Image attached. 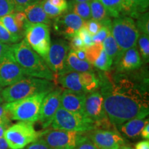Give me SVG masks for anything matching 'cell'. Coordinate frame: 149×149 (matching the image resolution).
<instances>
[{
    "mask_svg": "<svg viewBox=\"0 0 149 149\" xmlns=\"http://www.w3.org/2000/svg\"><path fill=\"white\" fill-rule=\"evenodd\" d=\"M100 93L108 118L114 127L132 119L146 118L149 113L146 86L119 72L115 75L99 73Z\"/></svg>",
    "mask_w": 149,
    "mask_h": 149,
    "instance_id": "obj_1",
    "label": "cell"
},
{
    "mask_svg": "<svg viewBox=\"0 0 149 149\" xmlns=\"http://www.w3.org/2000/svg\"><path fill=\"white\" fill-rule=\"evenodd\" d=\"M16 62L29 77L54 81L55 76L44 59L33 49L25 40L10 46Z\"/></svg>",
    "mask_w": 149,
    "mask_h": 149,
    "instance_id": "obj_2",
    "label": "cell"
},
{
    "mask_svg": "<svg viewBox=\"0 0 149 149\" xmlns=\"http://www.w3.org/2000/svg\"><path fill=\"white\" fill-rule=\"evenodd\" d=\"M52 81L26 76L13 84L3 88L1 91L3 101L8 103L29 97L37 93L50 92L55 89Z\"/></svg>",
    "mask_w": 149,
    "mask_h": 149,
    "instance_id": "obj_3",
    "label": "cell"
},
{
    "mask_svg": "<svg viewBox=\"0 0 149 149\" xmlns=\"http://www.w3.org/2000/svg\"><path fill=\"white\" fill-rule=\"evenodd\" d=\"M48 93H37L17 101L6 102L5 109L8 111L11 120L34 124L39 120L42 102Z\"/></svg>",
    "mask_w": 149,
    "mask_h": 149,
    "instance_id": "obj_4",
    "label": "cell"
},
{
    "mask_svg": "<svg viewBox=\"0 0 149 149\" xmlns=\"http://www.w3.org/2000/svg\"><path fill=\"white\" fill-rule=\"evenodd\" d=\"M111 34L120 48L121 55L130 48L136 47L139 36L133 18L124 15L114 18L111 24Z\"/></svg>",
    "mask_w": 149,
    "mask_h": 149,
    "instance_id": "obj_5",
    "label": "cell"
},
{
    "mask_svg": "<svg viewBox=\"0 0 149 149\" xmlns=\"http://www.w3.org/2000/svg\"><path fill=\"white\" fill-rule=\"evenodd\" d=\"M53 129L86 133L96 128V126L84 115L76 114L61 107L56 112L51 122Z\"/></svg>",
    "mask_w": 149,
    "mask_h": 149,
    "instance_id": "obj_6",
    "label": "cell"
},
{
    "mask_svg": "<svg viewBox=\"0 0 149 149\" xmlns=\"http://www.w3.org/2000/svg\"><path fill=\"white\" fill-rule=\"evenodd\" d=\"M40 135L35 130L33 123L19 122L8 126L3 137L10 149H24Z\"/></svg>",
    "mask_w": 149,
    "mask_h": 149,
    "instance_id": "obj_7",
    "label": "cell"
},
{
    "mask_svg": "<svg viewBox=\"0 0 149 149\" xmlns=\"http://www.w3.org/2000/svg\"><path fill=\"white\" fill-rule=\"evenodd\" d=\"M24 36L29 46L45 61L51 44L49 26L29 22L24 29Z\"/></svg>",
    "mask_w": 149,
    "mask_h": 149,
    "instance_id": "obj_8",
    "label": "cell"
},
{
    "mask_svg": "<svg viewBox=\"0 0 149 149\" xmlns=\"http://www.w3.org/2000/svg\"><path fill=\"white\" fill-rule=\"evenodd\" d=\"M84 115L96 126V128H112L104 105V98L100 91L87 93L84 103ZM114 127V126H113Z\"/></svg>",
    "mask_w": 149,
    "mask_h": 149,
    "instance_id": "obj_9",
    "label": "cell"
},
{
    "mask_svg": "<svg viewBox=\"0 0 149 149\" xmlns=\"http://www.w3.org/2000/svg\"><path fill=\"white\" fill-rule=\"evenodd\" d=\"M69 51V42L66 40L59 39L51 43L45 61L55 78L68 71L66 58Z\"/></svg>",
    "mask_w": 149,
    "mask_h": 149,
    "instance_id": "obj_10",
    "label": "cell"
},
{
    "mask_svg": "<svg viewBox=\"0 0 149 149\" xmlns=\"http://www.w3.org/2000/svg\"><path fill=\"white\" fill-rule=\"evenodd\" d=\"M84 137L83 133L53 129L43 133L41 138L52 149H73Z\"/></svg>",
    "mask_w": 149,
    "mask_h": 149,
    "instance_id": "obj_11",
    "label": "cell"
},
{
    "mask_svg": "<svg viewBox=\"0 0 149 149\" xmlns=\"http://www.w3.org/2000/svg\"><path fill=\"white\" fill-rule=\"evenodd\" d=\"M87 137L99 149H118L126 141L119 131L112 128H95L88 131Z\"/></svg>",
    "mask_w": 149,
    "mask_h": 149,
    "instance_id": "obj_12",
    "label": "cell"
},
{
    "mask_svg": "<svg viewBox=\"0 0 149 149\" xmlns=\"http://www.w3.org/2000/svg\"><path fill=\"white\" fill-rule=\"evenodd\" d=\"M26 74L14 59L12 51L0 61V86H8L26 77Z\"/></svg>",
    "mask_w": 149,
    "mask_h": 149,
    "instance_id": "obj_13",
    "label": "cell"
},
{
    "mask_svg": "<svg viewBox=\"0 0 149 149\" xmlns=\"http://www.w3.org/2000/svg\"><path fill=\"white\" fill-rule=\"evenodd\" d=\"M84 22L76 14L68 12L55 18L53 26L56 33L70 40L83 26Z\"/></svg>",
    "mask_w": 149,
    "mask_h": 149,
    "instance_id": "obj_14",
    "label": "cell"
},
{
    "mask_svg": "<svg viewBox=\"0 0 149 149\" xmlns=\"http://www.w3.org/2000/svg\"><path fill=\"white\" fill-rule=\"evenodd\" d=\"M61 93V89H54L43 100L38 120L43 128H47L51 124L56 112L60 107Z\"/></svg>",
    "mask_w": 149,
    "mask_h": 149,
    "instance_id": "obj_15",
    "label": "cell"
},
{
    "mask_svg": "<svg viewBox=\"0 0 149 149\" xmlns=\"http://www.w3.org/2000/svg\"><path fill=\"white\" fill-rule=\"evenodd\" d=\"M86 95V94L85 93L66 89L61 93L60 107L71 113L84 115Z\"/></svg>",
    "mask_w": 149,
    "mask_h": 149,
    "instance_id": "obj_16",
    "label": "cell"
},
{
    "mask_svg": "<svg viewBox=\"0 0 149 149\" xmlns=\"http://www.w3.org/2000/svg\"><path fill=\"white\" fill-rule=\"evenodd\" d=\"M142 63L138 50L134 47L123 53L115 64L117 66V72H124L139 69Z\"/></svg>",
    "mask_w": 149,
    "mask_h": 149,
    "instance_id": "obj_17",
    "label": "cell"
},
{
    "mask_svg": "<svg viewBox=\"0 0 149 149\" xmlns=\"http://www.w3.org/2000/svg\"><path fill=\"white\" fill-rule=\"evenodd\" d=\"M59 83L65 88L74 92L86 93L81 78V72L66 71L57 77Z\"/></svg>",
    "mask_w": 149,
    "mask_h": 149,
    "instance_id": "obj_18",
    "label": "cell"
},
{
    "mask_svg": "<svg viewBox=\"0 0 149 149\" xmlns=\"http://www.w3.org/2000/svg\"><path fill=\"white\" fill-rule=\"evenodd\" d=\"M147 123H148V119L135 118L124 122L117 128L123 135L128 138L134 139L140 136L141 130Z\"/></svg>",
    "mask_w": 149,
    "mask_h": 149,
    "instance_id": "obj_19",
    "label": "cell"
},
{
    "mask_svg": "<svg viewBox=\"0 0 149 149\" xmlns=\"http://www.w3.org/2000/svg\"><path fill=\"white\" fill-rule=\"evenodd\" d=\"M122 15L136 19L139 15L147 12L149 0H122Z\"/></svg>",
    "mask_w": 149,
    "mask_h": 149,
    "instance_id": "obj_20",
    "label": "cell"
},
{
    "mask_svg": "<svg viewBox=\"0 0 149 149\" xmlns=\"http://www.w3.org/2000/svg\"><path fill=\"white\" fill-rule=\"evenodd\" d=\"M28 21L34 24H45L49 26L51 24V19L48 17L43 9L41 1L31 4L24 9Z\"/></svg>",
    "mask_w": 149,
    "mask_h": 149,
    "instance_id": "obj_21",
    "label": "cell"
},
{
    "mask_svg": "<svg viewBox=\"0 0 149 149\" xmlns=\"http://www.w3.org/2000/svg\"><path fill=\"white\" fill-rule=\"evenodd\" d=\"M67 70L78 72H95L93 66L88 61L81 60L73 51L70 49L66 58Z\"/></svg>",
    "mask_w": 149,
    "mask_h": 149,
    "instance_id": "obj_22",
    "label": "cell"
},
{
    "mask_svg": "<svg viewBox=\"0 0 149 149\" xmlns=\"http://www.w3.org/2000/svg\"><path fill=\"white\" fill-rule=\"evenodd\" d=\"M90 8L92 19L102 23L111 19L105 7L99 0H91L90 1Z\"/></svg>",
    "mask_w": 149,
    "mask_h": 149,
    "instance_id": "obj_23",
    "label": "cell"
},
{
    "mask_svg": "<svg viewBox=\"0 0 149 149\" xmlns=\"http://www.w3.org/2000/svg\"><path fill=\"white\" fill-rule=\"evenodd\" d=\"M104 51L107 54V55L113 60V63H115L120 58L121 53L115 42L114 37L112 35L111 33L106 37L105 40L102 42Z\"/></svg>",
    "mask_w": 149,
    "mask_h": 149,
    "instance_id": "obj_24",
    "label": "cell"
},
{
    "mask_svg": "<svg viewBox=\"0 0 149 149\" xmlns=\"http://www.w3.org/2000/svg\"><path fill=\"white\" fill-rule=\"evenodd\" d=\"M81 78L86 94L100 88V79L95 72H81Z\"/></svg>",
    "mask_w": 149,
    "mask_h": 149,
    "instance_id": "obj_25",
    "label": "cell"
},
{
    "mask_svg": "<svg viewBox=\"0 0 149 149\" xmlns=\"http://www.w3.org/2000/svg\"><path fill=\"white\" fill-rule=\"evenodd\" d=\"M70 12L76 14L84 21H88L91 19L90 1L80 3H68Z\"/></svg>",
    "mask_w": 149,
    "mask_h": 149,
    "instance_id": "obj_26",
    "label": "cell"
},
{
    "mask_svg": "<svg viewBox=\"0 0 149 149\" xmlns=\"http://www.w3.org/2000/svg\"><path fill=\"white\" fill-rule=\"evenodd\" d=\"M105 7L110 17L117 18L122 15V0H99Z\"/></svg>",
    "mask_w": 149,
    "mask_h": 149,
    "instance_id": "obj_27",
    "label": "cell"
},
{
    "mask_svg": "<svg viewBox=\"0 0 149 149\" xmlns=\"http://www.w3.org/2000/svg\"><path fill=\"white\" fill-rule=\"evenodd\" d=\"M0 22L12 34L20 37L21 38L24 37V33L17 26L16 23L14 19L13 13L0 17Z\"/></svg>",
    "mask_w": 149,
    "mask_h": 149,
    "instance_id": "obj_28",
    "label": "cell"
},
{
    "mask_svg": "<svg viewBox=\"0 0 149 149\" xmlns=\"http://www.w3.org/2000/svg\"><path fill=\"white\" fill-rule=\"evenodd\" d=\"M113 64V60L107 55V54L103 49L99 57L95 61L93 66L96 67L99 70H102V71L108 72L111 70Z\"/></svg>",
    "mask_w": 149,
    "mask_h": 149,
    "instance_id": "obj_29",
    "label": "cell"
},
{
    "mask_svg": "<svg viewBox=\"0 0 149 149\" xmlns=\"http://www.w3.org/2000/svg\"><path fill=\"white\" fill-rule=\"evenodd\" d=\"M104 49L102 43L100 44H93L88 47L85 48L86 57V61H88L90 64L93 65L95 61L100 55L102 50Z\"/></svg>",
    "mask_w": 149,
    "mask_h": 149,
    "instance_id": "obj_30",
    "label": "cell"
},
{
    "mask_svg": "<svg viewBox=\"0 0 149 149\" xmlns=\"http://www.w3.org/2000/svg\"><path fill=\"white\" fill-rule=\"evenodd\" d=\"M102 24H103V26L100 29V31L92 37L93 44L102 43L106 39V37L111 33V20L110 19L109 21L104 22Z\"/></svg>",
    "mask_w": 149,
    "mask_h": 149,
    "instance_id": "obj_31",
    "label": "cell"
},
{
    "mask_svg": "<svg viewBox=\"0 0 149 149\" xmlns=\"http://www.w3.org/2000/svg\"><path fill=\"white\" fill-rule=\"evenodd\" d=\"M139 49L141 57L144 63H148L149 60V36L145 34L139 35L137 40Z\"/></svg>",
    "mask_w": 149,
    "mask_h": 149,
    "instance_id": "obj_32",
    "label": "cell"
},
{
    "mask_svg": "<svg viewBox=\"0 0 149 149\" xmlns=\"http://www.w3.org/2000/svg\"><path fill=\"white\" fill-rule=\"evenodd\" d=\"M21 37L15 35L9 32L2 24L0 22V42L6 44H16L21 40Z\"/></svg>",
    "mask_w": 149,
    "mask_h": 149,
    "instance_id": "obj_33",
    "label": "cell"
},
{
    "mask_svg": "<svg viewBox=\"0 0 149 149\" xmlns=\"http://www.w3.org/2000/svg\"><path fill=\"white\" fill-rule=\"evenodd\" d=\"M136 19V27L139 32L142 33V34L149 35V13L148 11L139 15Z\"/></svg>",
    "mask_w": 149,
    "mask_h": 149,
    "instance_id": "obj_34",
    "label": "cell"
},
{
    "mask_svg": "<svg viewBox=\"0 0 149 149\" xmlns=\"http://www.w3.org/2000/svg\"><path fill=\"white\" fill-rule=\"evenodd\" d=\"M40 1L44 12L46 13V14L51 19L57 18V17L64 13L60 9L56 8L53 5H51L48 0H40Z\"/></svg>",
    "mask_w": 149,
    "mask_h": 149,
    "instance_id": "obj_35",
    "label": "cell"
},
{
    "mask_svg": "<svg viewBox=\"0 0 149 149\" xmlns=\"http://www.w3.org/2000/svg\"><path fill=\"white\" fill-rule=\"evenodd\" d=\"M15 12L13 0H0V17Z\"/></svg>",
    "mask_w": 149,
    "mask_h": 149,
    "instance_id": "obj_36",
    "label": "cell"
},
{
    "mask_svg": "<svg viewBox=\"0 0 149 149\" xmlns=\"http://www.w3.org/2000/svg\"><path fill=\"white\" fill-rule=\"evenodd\" d=\"M102 26H103V24L102 22L95 21L92 19L88 20V21H85L84 24V26L86 29L87 31L92 36L95 35L100 31Z\"/></svg>",
    "mask_w": 149,
    "mask_h": 149,
    "instance_id": "obj_37",
    "label": "cell"
},
{
    "mask_svg": "<svg viewBox=\"0 0 149 149\" xmlns=\"http://www.w3.org/2000/svg\"><path fill=\"white\" fill-rule=\"evenodd\" d=\"M13 16L17 26L24 33L26 26L29 22L25 13L24 12H15L13 13Z\"/></svg>",
    "mask_w": 149,
    "mask_h": 149,
    "instance_id": "obj_38",
    "label": "cell"
},
{
    "mask_svg": "<svg viewBox=\"0 0 149 149\" xmlns=\"http://www.w3.org/2000/svg\"><path fill=\"white\" fill-rule=\"evenodd\" d=\"M40 0H13L15 6V12H23L29 6L38 2Z\"/></svg>",
    "mask_w": 149,
    "mask_h": 149,
    "instance_id": "obj_39",
    "label": "cell"
},
{
    "mask_svg": "<svg viewBox=\"0 0 149 149\" xmlns=\"http://www.w3.org/2000/svg\"><path fill=\"white\" fill-rule=\"evenodd\" d=\"M77 35L80 37V38L83 41L85 47H88L92 45L93 44V40H92V35H91L86 29L84 26L81 27L77 32Z\"/></svg>",
    "mask_w": 149,
    "mask_h": 149,
    "instance_id": "obj_40",
    "label": "cell"
},
{
    "mask_svg": "<svg viewBox=\"0 0 149 149\" xmlns=\"http://www.w3.org/2000/svg\"><path fill=\"white\" fill-rule=\"evenodd\" d=\"M69 47L70 49L73 51H77V50L79 49H83V48H86L82 40L80 38V37L77 35V33L75 35H74L72 38L70 39Z\"/></svg>",
    "mask_w": 149,
    "mask_h": 149,
    "instance_id": "obj_41",
    "label": "cell"
},
{
    "mask_svg": "<svg viewBox=\"0 0 149 149\" xmlns=\"http://www.w3.org/2000/svg\"><path fill=\"white\" fill-rule=\"evenodd\" d=\"M24 149H52L44 140L42 138L37 139V140L28 145Z\"/></svg>",
    "mask_w": 149,
    "mask_h": 149,
    "instance_id": "obj_42",
    "label": "cell"
},
{
    "mask_svg": "<svg viewBox=\"0 0 149 149\" xmlns=\"http://www.w3.org/2000/svg\"><path fill=\"white\" fill-rule=\"evenodd\" d=\"M73 149H99L89 139L87 136H85L82 140L80 141Z\"/></svg>",
    "mask_w": 149,
    "mask_h": 149,
    "instance_id": "obj_43",
    "label": "cell"
},
{
    "mask_svg": "<svg viewBox=\"0 0 149 149\" xmlns=\"http://www.w3.org/2000/svg\"><path fill=\"white\" fill-rule=\"evenodd\" d=\"M50 3L53 5L56 8L60 9L63 12L67 13V11L69 10L68 3L66 0H48Z\"/></svg>",
    "mask_w": 149,
    "mask_h": 149,
    "instance_id": "obj_44",
    "label": "cell"
},
{
    "mask_svg": "<svg viewBox=\"0 0 149 149\" xmlns=\"http://www.w3.org/2000/svg\"><path fill=\"white\" fill-rule=\"evenodd\" d=\"M0 122L10 124V118L8 111L5 109L4 104H0Z\"/></svg>",
    "mask_w": 149,
    "mask_h": 149,
    "instance_id": "obj_45",
    "label": "cell"
},
{
    "mask_svg": "<svg viewBox=\"0 0 149 149\" xmlns=\"http://www.w3.org/2000/svg\"><path fill=\"white\" fill-rule=\"evenodd\" d=\"M10 51V46L4 43L0 42V61Z\"/></svg>",
    "mask_w": 149,
    "mask_h": 149,
    "instance_id": "obj_46",
    "label": "cell"
},
{
    "mask_svg": "<svg viewBox=\"0 0 149 149\" xmlns=\"http://www.w3.org/2000/svg\"><path fill=\"white\" fill-rule=\"evenodd\" d=\"M140 136L142 138H144L146 140H148L149 139V123H147V124L145 125V126L143 128L142 130H141Z\"/></svg>",
    "mask_w": 149,
    "mask_h": 149,
    "instance_id": "obj_47",
    "label": "cell"
},
{
    "mask_svg": "<svg viewBox=\"0 0 149 149\" xmlns=\"http://www.w3.org/2000/svg\"><path fill=\"white\" fill-rule=\"evenodd\" d=\"M135 149H149V141L145 139L141 141L135 145Z\"/></svg>",
    "mask_w": 149,
    "mask_h": 149,
    "instance_id": "obj_48",
    "label": "cell"
},
{
    "mask_svg": "<svg viewBox=\"0 0 149 149\" xmlns=\"http://www.w3.org/2000/svg\"><path fill=\"white\" fill-rule=\"evenodd\" d=\"M77 57L81 60H86V52H85V48L83 49H79L77 51H74Z\"/></svg>",
    "mask_w": 149,
    "mask_h": 149,
    "instance_id": "obj_49",
    "label": "cell"
},
{
    "mask_svg": "<svg viewBox=\"0 0 149 149\" xmlns=\"http://www.w3.org/2000/svg\"><path fill=\"white\" fill-rule=\"evenodd\" d=\"M8 126H9L8 124L0 122V138H1V137H3L6 130L8 128Z\"/></svg>",
    "mask_w": 149,
    "mask_h": 149,
    "instance_id": "obj_50",
    "label": "cell"
},
{
    "mask_svg": "<svg viewBox=\"0 0 149 149\" xmlns=\"http://www.w3.org/2000/svg\"><path fill=\"white\" fill-rule=\"evenodd\" d=\"M0 149H10L4 137L0 138Z\"/></svg>",
    "mask_w": 149,
    "mask_h": 149,
    "instance_id": "obj_51",
    "label": "cell"
},
{
    "mask_svg": "<svg viewBox=\"0 0 149 149\" xmlns=\"http://www.w3.org/2000/svg\"><path fill=\"white\" fill-rule=\"evenodd\" d=\"M91 0H70V3H80V2H87L91 1Z\"/></svg>",
    "mask_w": 149,
    "mask_h": 149,
    "instance_id": "obj_52",
    "label": "cell"
},
{
    "mask_svg": "<svg viewBox=\"0 0 149 149\" xmlns=\"http://www.w3.org/2000/svg\"><path fill=\"white\" fill-rule=\"evenodd\" d=\"M118 149H133V148H132L130 146H124V145H123V146H121Z\"/></svg>",
    "mask_w": 149,
    "mask_h": 149,
    "instance_id": "obj_53",
    "label": "cell"
},
{
    "mask_svg": "<svg viewBox=\"0 0 149 149\" xmlns=\"http://www.w3.org/2000/svg\"><path fill=\"white\" fill-rule=\"evenodd\" d=\"M2 90V88H1V86H0V104H2L3 103V99L1 97V91Z\"/></svg>",
    "mask_w": 149,
    "mask_h": 149,
    "instance_id": "obj_54",
    "label": "cell"
}]
</instances>
